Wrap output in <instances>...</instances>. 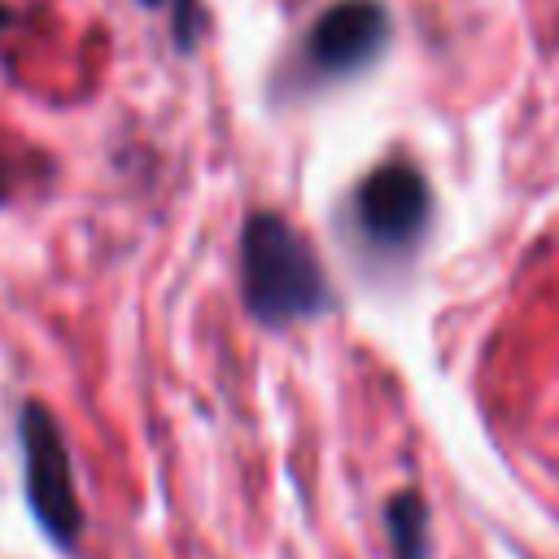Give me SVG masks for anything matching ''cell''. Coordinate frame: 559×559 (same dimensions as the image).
Listing matches in <instances>:
<instances>
[{
	"label": "cell",
	"instance_id": "6da1fadb",
	"mask_svg": "<svg viewBox=\"0 0 559 559\" xmlns=\"http://www.w3.org/2000/svg\"><path fill=\"white\" fill-rule=\"evenodd\" d=\"M240 301L262 328H293L336 306L319 253L275 210H253L240 223Z\"/></svg>",
	"mask_w": 559,
	"mask_h": 559
},
{
	"label": "cell",
	"instance_id": "7a4b0ae2",
	"mask_svg": "<svg viewBox=\"0 0 559 559\" xmlns=\"http://www.w3.org/2000/svg\"><path fill=\"white\" fill-rule=\"evenodd\" d=\"M17 445H22V489L35 524L48 533L52 546L74 550L83 537V502L70 467V450L61 424L44 402H26L17 415Z\"/></svg>",
	"mask_w": 559,
	"mask_h": 559
},
{
	"label": "cell",
	"instance_id": "3957f363",
	"mask_svg": "<svg viewBox=\"0 0 559 559\" xmlns=\"http://www.w3.org/2000/svg\"><path fill=\"white\" fill-rule=\"evenodd\" d=\"M354 231L376 253H406L432 214L428 179L411 162H380L358 188H354Z\"/></svg>",
	"mask_w": 559,
	"mask_h": 559
},
{
	"label": "cell",
	"instance_id": "277c9868",
	"mask_svg": "<svg viewBox=\"0 0 559 559\" xmlns=\"http://www.w3.org/2000/svg\"><path fill=\"white\" fill-rule=\"evenodd\" d=\"M389 44V13L380 0H336L328 4L306 39H301V70L314 83L349 79L367 70Z\"/></svg>",
	"mask_w": 559,
	"mask_h": 559
},
{
	"label": "cell",
	"instance_id": "5b68a950",
	"mask_svg": "<svg viewBox=\"0 0 559 559\" xmlns=\"http://www.w3.org/2000/svg\"><path fill=\"white\" fill-rule=\"evenodd\" d=\"M384 533L393 559H428V507L415 489H402L384 502Z\"/></svg>",
	"mask_w": 559,
	"mask_h": 559
},
{
	"label": "cell",
	"instance_id": "8992f818",
	"mask_svg": "<svg viewBox=\"0 0 559 559\" xmlns=\"http://www.w3.org/2000/svg\"><path fill=\"white\" fill-rule=\"evenodd\" d=\"M140 4H148V9H162V4H175V44L188 52L197 39H201V31H205V22H201V4L197 0H140Z\"/></svg>",
	"mask_w": 559,
	"mask_h": 559
},
{
	"label": "cell",
	"instance_id": "52a82bcc",
	"mask_svg": "<svg viewBox=\"0 0 559 559\" xmlns=\"http://www.w3.org/2000/svg\"><path fill=\"white\" fill-rule=\"evenodd\" d=\"M9 201V166H4V157H0V205Z\"/></svg>",
	"mask_w": 559,
	"mask_h": 559
},
{
	"label": "cell",
	"instance_id": "ba28073f",
	"mask_svg": "<svg viewBox=\"0 0 559 559\" xmlns=\"http://www.w3.org/2000/svg\"><path fill=\"white\" fill-rule=\"evenodd\" d=\"M9 22H13V13H9V4H4V0H0V31H4V26H9Z\"/></svg>",
	"mask_w": 559,
	"mask_h": 559
}]
</instances>
